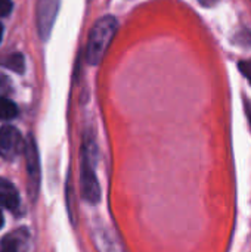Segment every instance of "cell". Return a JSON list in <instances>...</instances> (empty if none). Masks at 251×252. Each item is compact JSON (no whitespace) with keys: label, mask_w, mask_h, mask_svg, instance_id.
<instances>
[{"label":"cell","mask_w":251,"mask_h":252,"mask_svg":"<svg viewBox=\"0 0 251 252\" xmlns=\"http://www.w3.org/2000/svg\"><path fill=\"white\" fill-rule=\"evenodd\" d=\"M1 35H3V25L0 24V41H1Z\"/></svg>","instance_id":"15"},{"label":"cell","mask_w":251,"mask_h":252,"mask_svg":"<svg viewBox=\"0 0 251 252\" xmlns=\"http://www.w3.org/2000/svg\"><path fill=\"white\" fill-rule=\"evenodd\" d=\"M240 71L243 72V75L249 80L251 83V59L250 61H244V62H240Z\"/></svg>","instance_id":"10"},{"label":"cell","mask_w":251,"mask_h":252,"mask_svg":"<svg viewBox=\"0 0 251 252\" xmlns=\"http://www.w3.org/2000/svg\"><path fill=\"white\" fill-rule=\"evenodd\" d=\"M24 139L19 130L12 126H3L0 128V157L12 161L24 151Z\"/></svg>","instance_id":"3"},{"label":"cell","mask_w":251,"mask_h":252,"mask_svg":"<svg viewBox=\"0 0 251 252\" xmlns=\"http://www.w3.org/2000/svg\"><path fill=\"white\" fill-rule=\"evenodd\" d=\"M3 224H4V220H3V214H1V211H0V229L3 227Z\"/></svg>","instance_id":"14"},{"label":"cell","mask_w":251,"mask_h":252,"mask_svg":"<svg viewBox=\"0 0 251 252\" xmlns=\"http://www.w3.org/2000/svg\"><path fill=\"white\" fill-rule=\"evenodd\" d=\"M18 115V106L7 97L0 96V120H12Z\"/></svg>","instance_id":"9"},{"label":"cell","mask_w":251,"mask_h":252,"mask_svg":"<svg viewBox=\"0 0 251 252\" xmlns=\"http://www.w3.org/2000/svg\"><path fill=\"white\" fill-rule=\"evenodd\" d=\"M12 10L10 0H0V16H7Z\"/></svg>","instance_id":"11"},{"label":"cell","mask_w":251,"mask_h":252,"mask_svg":"<svg viewBox=\"0 0 251 252\" xmlns=\"http://www.w3.org/2000/svg\"><path fill=\"white\" fill-rule=\"evenodd\" d=\"M24 152H25V159H27V171H28V180H30V193L34 198L37 189H38V182H40V162H38V152L37 146L34 142V137L30 134L25 145H24Z\"/></svg>","instance_id":"5"},{"label":"cell","mask_w":251,"mask_h":252,"mask_svg":"<svg viewBox=\"0 0 251 252\" xmlns=\"http://www.w3.org/2000/svg\"><path fill=\"white\" fill-rule=\"evenodd\" d=\"M9 80L6 77H0V96L9 92Z\"/></svg>","instance_id":"12"},{"label":"cell","mask_w":251,"mask_h":252,"mask_svg":"<svg viewBox=\"0 0 251 252\" xmlns=\"http://www.w3.org/2000/svg\"><path fill=\"white\" fill-rule=\"evenodd\" d=\"M200 4H203V6H206V7H212V6H215V4H217V1L219 0H197Z\"/></svg>","instance_id":"13"},{"label":"cell","mask_w":251,"mask_h":252,"mask_svg":"<svg viewBox=\"0 0 251 252\" xmlns=\"http://www.w3.org/2000/svg\"><path fill=\"white\" fill-rule=\"evenodd\" d=\"M61 0H38L37 1V30L43 40L50 37Z\"/></svg>","instance_id":"4"},{"label":"cell","mask_w":251,"mask_h":252,"mask_svg":"<svg viewBox=\"0 0 251 252\" xmlns=\"http://www.w3.org/2000/svg\"><path fill=\"white\" fill-rule=\"evenodd\" d=\"M80 185H81L83 198L90 204H96L101 198V189H99V185H98V180H96V176L93 171V162H92V157H90L87 146L83 149Z\"/></svg>","instance_id":"2"},{"label":"cell","mask_w":251,"mask_h":252,"mask_svg":"<svg viewBox=\"0 0 251 252\" xmlns=\"http://www.w3.org/2000/svg\"><path fill=\"white\" fill-rule=\"evenodd\" d=\"M0 205L13 211L19 207V195L15 186L6 180L0 179Z\"/></svg>","instance_id":"7"},{"label":"cell","mask_w":251,"mask_h":252,"mask_svg":"<svg viewBox=\"0 0 251 252\" xmlns=\"http://www.w3.org/2000/svg\"><path fill=\"white\" fill-rule=\"evenodd\" d=\"M249 115H250V121H251V105H249Z\"/></svg>","instance_id":"16"},{"label":"cell","mask_w":251,"mask_h":252,"mask_svg":"<svg viewBox=\"0 0 251 252\" xmlns=\"http://www.w3.org/2000/svg\"><path fill=\"white\" fill-rule=\"evenodd\" d=\"M117 28L118 22L114 16H102L95 22L89 32L86 49V59L90 65H98L102 61L108 46L115 35Z\"/></svg>","instance_id":"1"},{"label":"cell","mask_w":251,"mask_h":252,"mask_svg":"<svg viewBox=\"0 0 251 252\" xmlns=\"http://www.w3.org/2000/svg\"><path fill=\"white\" fill-rule=\"evenodd\" d=\"M1 65L4 68H9V69L18 72V74H22L24 68H25V61L21 53H12L1 61Z\"/></svg>","instance_id":"8"},{"label":"cell","mask_w":251,"mask_h":252,"mask_svg":"<svg viewBox=\"0 0 251 252\" xmlns=\"http://www.w3.org/2000/svg\"><path fill=\"white\" fill-rule=\"evenodd\" d=\"M27 248H28L27 229H19L16 232L7 233L0 242V252H27Z\"/></svg>","instance_id":"6"}]
</instances>
